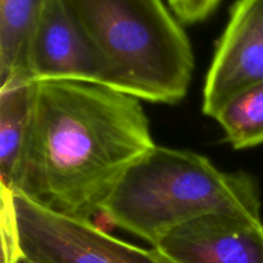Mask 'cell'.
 Returning <instances> with one entry per match:
<instances>
[{"instance_id": "1", "label": "cell", "mask_w": 263, "mask_h": 263, "mask_svg": "<svg viewBox=\"0 0 263 263\" xmlns=\"http://www.w3.org/2000/svg\"><path fill=\"white\" fill-rule=\"evenodd\" d=\"M156 146L139 98L87 82H36L32 130L14 194L94 223L126 172Z\"/></svg>"}, {"instance_id": "2", "label": "cell", "mask_w": 263, "mask_h": 263, "mask_svg": "<svg viewBox=\"0 0 263 263\" xmlns=\"http://www.w3.org/2000/svg\"><path fill=\"white\" fill-rule=\"evenodd\" d=\"M216 212L261 216L256 179L221 171L194 152L157 145L126 172L102 215L154 247L177 226Z\"/></svg>"}, {"instance_id": "3", "label": "cell", "mask_w": 263, "mask_h": 263, "mask_svg": "<svg viewBox=\"0 0 263 263\" xmlns=\"http://www.w3.org/2000/svg\"><path fill=\"white\" fill-rule=\"evenodd\" d=\"M115 76L118 91L176 104L195 59L180 21L163 0H66Z\"/></svg>"}, {"instance_id": "4", "label": "cell", "mask_w": 263, "mask_h": 263, "mask_svg": "<svg viewBox=\"0 0 263 263\" xmlns=\"http://www.w3.org/2000/svg\"><path fill=\"white\" fill-rule=\"evenodd\" d=\"M21 253L35 263H171L156 248L113 238L92 222L57 215L13 193Z\"/></svg>"}, {"instance_id": "5", "label": "cell", "mask_w": 263, "mask_h": 263, "mask_svg": "<svg viewBox=\"0 0 263 263\" xmlns=\"http://www.w3.org/2000/svg\"><path fill=\"white\" fill-rule=\"evenodd\" d=\"M33 82L77 81L117 90L109 66L66 0H46L30 53Z\"/></svg>"}, {"instance_id": "6", "label": "cell", "mask_w": 263, "mask_h": 263, "mask_svg": "<svg viewBox=\"0 0 263 263\" xmlns=\"http://www.w3.org/2000/svg\"><path fill=\"white\" fill-rule=\"evenodd\" d=\"M263 81V0H238L212 58L203 113L215 118L243 90Z\"/></svg>"}, {"instance_id": "7", "label": "cell", "mask_w": 263, "mask_h": 263, "mask_svg": "<svg viewBox=\"0 0 263 263\" xmlns=\"http://www.w3.org/2000/svg\"><path fill=\"white\" fill-rule=\"evenodd\" d=\"M153 248L171 263H263V221L208 213L175 228Z\"/></svg>"}, {"instance_id": "8", "label": "cell", "mask_w": 263, "mask_h": 263, "mask_svg": "<svg viewBox=\"0 0 263 263\" xmlns=\"http://www.w3.org/2000/svg\"><path fill=\"white\" fill-rule=\"evenodd\" d=\"M36 103V82L0 89V186L14 193L25 162Z\"/></svg>"}, {"instance_id": "9", "label": "cell", "mask_w": 263, "mask_h": 263, "mask_svg": "<svg viewBox=\"0 0 263 263\" xmlns=\"http://www.w3.org/2000/svg\"><path fill=\"white\" fill-rule=\"evenodd\" d=\"M46 0H0V89L33 82L30 53Z\"/></svg>"}, {"instance_id": "10", "label": "cell", "mask_w": 263, "mask_h": 263, "mask_svg": "<svg viewBox=\"0 0 263 263\" xmlns=\"http://www.w3.org/2000/svg\"><path fill=\"white\" fill-rule=\"evenodd\" d=\"M215 120L222 127L225 139L234 149L263 144V81L229 100Z\"/></svg>"}, {"instance_id": "11", "label": "cell", "mask_w": 263, "mask_h": 263, "mask_svg": "<svg viewBox=\"0 0 263 263\" xmlns=\"http://www.w3.org/2000/svg\"><path fill=\"white\" fill-rule=\"evenodd\" d=\"M168 3L180 22L194 25L207 20L220 0H168Z\"/></svg>"}, {"instance_id": "12", "label": "cell", "mask_w": 263, "mask_h": 263, "mask_svg": "<svg viewBox=\"0 0 263 263\" xmlns=\"http://www.w3.org/2000/svg\"><path fill=\"white\" fill-rule=\"evenodd\" d=\"M14 263H35V262H32L31 259H28L27 257H25L23 254H21V256L17 258V261H15Z\"/></svg>"}]
</instances>
